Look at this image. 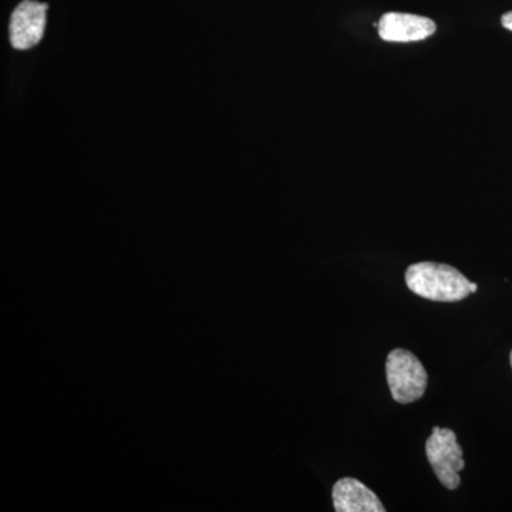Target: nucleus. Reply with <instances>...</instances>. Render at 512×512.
<instances>
[{
  "instance_id": "f257e3e1",
  "label": "nucleus",
  "mask_w": 512,
  "mask_h": 512,
  "mask_svg": "<svg viewBox=\"0 0 512 512\" xmlns=\"http://www.w3.org/2000/svg\"><path fill=\"white\" fill-rule=\"evenodd\" d=\"M410 291L434 302H458L471 293V282L454 266L419 262L406 271Z\"/></svg>"
},
{
  "instance_id": "f03ea898",
  "label": "nucleus",
  "mask_w": 512,
  "mask_h": 512,
  "mask_svg": "<svg viewBox=\"0 0 512 512\" xmlns=\"http://www.w3.org/2000/svg\"><path fill=\"white\" fill-rule=\"evenodd\" d=\"M386 376L390 393L397 403L417 402L426 393L429 376L423 363L409 350L394 349L389 353Z\"/></svg>"
},
{
  "instance_id": "7ed1b4c3",
  "label": "nucleus",
  "mask_w": 512,
  "mask_h": 512,
  "mask_svg": "<svg viewBox=\"0 0 512 512\" xmlns=\"http://www.w3.org/2000/svg\"><path fill=\"white\" fill-rule=\"evenodd\" d=\"M427 460L437 478L448 490H456L460 485V473L466 467L463 460V447L457 443L453 430L434 427L426 443Z\"/></svg>"
},
{
  "instance_id": "20e7f679",
  "label": "nucleus",
  "mask_w": 512,
  "mask_h": 512,
  "mask_svg": "<svg viewBox=\"0 0 512 512\" xmlns=\"http://www.w3.org/2000/svg\"><path fill=\"white\" fill-rule=\"evenodd\" d=\"M46 3L25 0L10 18V43L15 49L28 50L42 40L46 28Z\"/></svg>"
},
{
  "instance_id": "39448f33",
  "label": "nucleus",
  "mask_w": 512,
  "mask_h": 512,
  "mask_svg": "<svg viewBox=\"0 0 512 512\" xmlns=\"http://www.w3.org/2000/svg\"><path fill=\"white\" fill-rule=\"evenodd\" d=\"M379 36L386 42L409 43L427 39L436 32V23L410 13H384L377 23Z\"/></svg>"
},
{
  "instance_id": "423d86ee",
  "label": "nucleus",
  "mask_w": 512,
  "mask_h": 512,
  "mask_svg": "<svg viewBox=\"0 0 512 512\" xmlns=\"http://www.w3.org/2000/svg\"><path fill=\"white\" fill-rule=\"evenodd\" d=\"M333 505L338 512H384L382 501L356 478H342L333 485Z\"/></svg>"
},
{
  "instance_id": "0eeeda50",
  "label": "nucleus",
  "mask_w": 512,
  "mask_h": 512,
  "mask_svg": "<svg viewBox=\"0 0 512 512\" xmlns=\"http://www.w3.org/2000/svg\"><path fill=\"white\" fill-rule=\"evenodd\" d=\"M501 25L512 32V12H507L503 15V18H501Z\"/></svg>"
},
{
  "instance_id": "6e6552de",
  "label": "nucleus",
  "mask_w": 512,
  "mask_h": 512,
  "mask_svg": "<svg viewBox=\"0 0 512 512\" xmlns=\"http://www.w3.org/2000/svg\"><path fill=\"white\" fill-rule=\"evenodd\" d=\"M471 293H476L477 292V289H478V286L477 284H473V282H471Z\"/></svg>"
},
{
  "instance_id": "1a4fd4ad",
  "label": "nucleus",
  "mask_w": 512,
  "mask_h": 512,
  "mask_svg": "<svg viewBox=\"0 0 512 512\" xmlns=\"http://www.w3.org/2000/svg\"><path fill=\"white\" fill-rule=\"evenodd\" d=\"M510 362H511V367H512V352H511V355H510Z\"/></svg>"
}]
</instances>
